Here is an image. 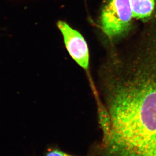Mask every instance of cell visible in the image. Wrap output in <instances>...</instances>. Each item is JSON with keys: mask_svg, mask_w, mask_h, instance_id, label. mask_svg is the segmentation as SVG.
Returning <instances> with one entry per match:
<instances>
[{"mask_svg": "<svg viewBox=\"0 0 156 156\" xmlns=\"http://www.w3.org/2000/svg\"><path fill=\"white\" fill-rule=\"evenodd\" d=\"M132 59L102 67L99 89L110 116V134L89 156L156 155V34L145 37Z\"/></svg>", "mask_w": 156, "mask_h": 156, "instance_id": "1", "label": "cell"}, {"mask_svg": "<svg viewBox=\"0 0 156 156\" xmlns=\"http://www.w3.org/2000/svg\"><path fill=\"white\" fill-rule=\"evenodd\" d=\"M133 18L130 0H110L102 11V29L110 39L122 37L131 30Z\"/></svg>", "mask_w": 156, "mask_h": 156, "instance_id": "2", "label": "cell"}, {"mask_svg": "<svg viewBox=\"0 0 156 156\" xmlns=\"http://www.w3.org/2000/svg\"><path fill=\"white\" fill-rule=\"evenodd\" d=\"M58 27L61 31L65 46L72 59L87 73L90 87L95 86L89 72V52L87 43L82 34L66 22L59 21Z\"/></svg>", "mask_w": 156, "mask_h": 156, "instance_id": "3", "label": "cell"}, {"mask_svg": "<svg viewBox=\"0 0 156 156\" xmlns=\"http://www.w3.org/2000/svg\"><path fill=\"white\" fill-rule=\"evenodd\" d=\"M133 18L143 22L150 20L155 7V0H130Z\"/></svg>", "mask_w": 156, "mask_h": 156, "instance_id": "4", "label": "cell"}, {"mask_svg": "<svg viewBox=\"0 0 156 156\" xmlns=\"http://www.w3.org/2000/svg\"><path fill=\"white\" fill-rule=\"evenodd\" d=\"M95 101L97 106L99 125L102 133V141L100 143H103L106 141L110 134L111 128L110 116L100 97L95 99Z\"/></svg>", "mask_w": 156, "mask_h": 156, "instance_id": "5", "label": "cell"}, {"mask_svg": "<svg viewBox=\"0 0 156 156\" xmlns=\"http://www.w3.org/2000/svg\"><path fill=\"white\" fill-rule=\"evenodd\" d=\"M43 156H79L72 155L55 147H50L46 150Z\"/></svg>", "mask_w": 156, "mask_h": 156, "instance_id": "6", "label": "cell"}, {"mask_svg": "<svg viewBox=\"0 0 156 156\" xmlns=\"http://www.w3.org/2000/svg\"></svg>", "mask_w": 156, "mask_h": 156, "instance_id": "7", "label": "cell"}]
</instances>
